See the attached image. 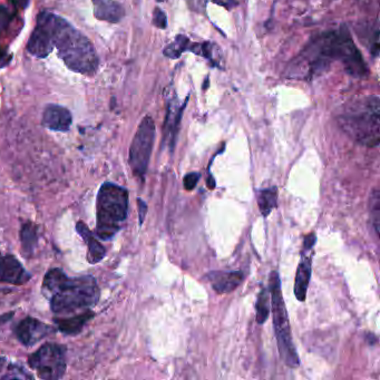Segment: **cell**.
<instances>
[{"label":"cell","mask_w":380,"mask_h":380,"mask_svg":"<svg viewBox=\"0 0 380 380\" xmlns=\"http://www.w3.org/2000/svg\"><path fill=\"white\" fill-rule=\"evenodd\" d=\"M270 314V306H269V291L262 289L258 296L257 302V322L259 324H265L268 319Z\"/></svg>","instance_id":"23"},{"label":"cell","mask_w":380,"mask_h":380,"mask_svg":"<svg viewBox=\"0 0 380 380\" xmlns=\"http://www.w3.org/2000/svg\"><path fill=\"white\" fill-rule=\"evenodd\" d=\"M269 290L271 294L273 326H274L281 359L284 360L288 367H299L300 359H299L296 347L292 342L288 312H287L286 304H284V296L281 291L280 277L276 271H272L269 277Z\"/></svg>","instance_id":"6"},{"label":"cell","mask_w":380,"mask_h":380,"mask_svg":"<svg viewBox=\"0 0 380 380\" xmlns=\"http://www.w3.org/2000/svg\"><path fill=\"white\" fill-rule=\"evenodd\" d=\"M9 1L16 8H21V9H26L29 5V0H9Z\"/></svg>","instance_id":"28"},{"label":"cell","mask_w":380,"mask_h":380,"mask_svg":"<svg viewBox=\"0 0 380 380\" xmlns=\"http://www.w3.org/2000/svg\"><path fill=\"white\" fill-rule=\"evenodd\" d=\"M370 217H371V225L375 230L376 237L379 235L380 222V191L378 188L374 189L370 194Z\"/></svg>","instance_id":"21"},{"label":"cell","mask_w":380,"mask_h":380,"mask_svg":"<svg viewBox=\"0 0 380 380\" xmlns=\"http://www.w3.org/2000/svg\"><path fill=\"white\" fill-rule=\"evenodd\" d=\"M53 332H55L53 327L45 324L31 317H27L21 320L16 328V336L25 346H34Z\"/></svg>","instance_id":"11"},{"label":"cell","mask_w":380,"mask_h":380,"mask_svg":"<svg viewBox=\"0 0 380 380\" xmlns=\"http://www.w3.org/2000/svg\"><path fill=\"white\" fill-rule=\"evenodd\" d=\"M200 180L199 173H189L184 178V188L188 191H192L194 188L197 187V183Z\"/></svg>","instance_id":"26"},{"label":"cell","mask_w":380,"mask_h":380,"mask_svg":"<svg viewBox=\"0 0 380 380\" xmlns=\"http://www.w3.org/2000/svg\"><path fill=\"white\" fill-rule=\"evenodd\" d=\"M334 61L344 65L350 76L365 78L369 73L361 53L352 41L347 27L324 31L312 37L284 71L288 78L312 81L329 71Z\"/></svg>","instance_id":"1"},{"label":"cell","mask_w":380,"mask_h":380,"mask_svg":"<svg viewBox=\"0 0 380 380\" xmlns=\"http://www.w3.org/2000/svg\"><path fill=\"white\" fill-rule=\"evenodd\" d=\"M278 189L276 187L261 190L258 195V205L262 217H267L277 207Z\"/></svg>","instance_id":"20"},{"label":"cell","mask_w":380,"mask_h":380,"mask_svg":"<svg viewBox=\"0 0 380 380\" xmlns=\"http://www.w3.org/2000/svg\"><path fill=\"white\" fill-rule=\"evenodd\" d=\"M338 123L352 140L375 148L380 140V102L378 96H364L344 105Z\"/></svg>","instance_id":"3"},{"label":"cell","mask_w":380,"mask_h":380,"mask_svg":"<svg viewBox=\"0 0 380 380\" xmlns=\"http://www.w3.org/2000/svg\"><path fill=\"white\" fill-rule=\"evenodd\" d=\"M15 14L11 13L6 6L0 5V31L7 29L13 21Z\"/></svg>","instance_id":"24"},{"label":"cell","mask_w":380,"mask_h":380,"mask_svg":"<svg viewBox=\"0 0 380 380\" xmlns=\"http://www.w3.org/2000/svg\"><path fill=\"white\" fill-rule=\"evenodd\" d=\"M29 364L41 379H61L66 371V350L61 344H43L29 357Z\"/></svg>","instance_id":"8"},{"label":"cell","mask_w":380,"mask_h":380,"mask_svg":"<svg viewBox=\"0 0 380 380\" xmlns=\"http://www.w3.org/2000/svg\"><path fill=\"white\" fill-rule=\"evenodd\" d=\"M94 316V312L87 310V312L77 314L73 318H56L54 319V322L56 324L59 332L69 334V336H74V334L82 332L85 324L92 320Z\"/></svg>","instance_id":"17"},{"label":"cell","mask_w":380,"mask_h":380,"mask_svg":"<svg viewBox=\"0 0 380 380\" xmlns=\"http://www.w3.org/2000/svg\"><path fill=\"white\" fill-rule=\"evenodd\" d=\"M54 47L66 66L74 72L93 74L98 66L93 43L65 19L54 16Z\"/></svg>","instance_id":"4"},{"label":"cell","mask_w":380,"mask_h":380,"mask_svg":"<svg viewBox=\"0 0 380 380\" xmlns=\"http://www.w3.org/2000/svg\"><path fill=\"white\" fill-rule=\"evenodd\" d=\"M212 287L219 294H227L235 290L242 284L245 274L241 271H231V272H211L207 274Z\"/></svg>","instance_id":"15"},{"label":"cell","mask_w":380,"mask_h":380,"mask_svg":"<svg viewBox=\"0 0 380 380\" xmlns=\"http://www.w3.org/2000/svg\"><path fill=\"white\" fill-rule=\"evenodd\" d=\"M312 247H302V261L297 269L296 281H294V294L299 302L306 300L309 281L312 278Z\"/></svg>","instance_id":"14"},{"label":"cell","mask_w":380,"mask_h":380,"mask_svg":"<svg viewBox=\"0 0 380 380\" xmlns=\"http://www.w3.org/2000/svg\"><path fill=\"white\" fill-rule=\"evenodd\" d=\"M72 114L64 106L51 104L46 106L43 114V125L56 132H67L72 126Z\"/></svg>","instance_id":"13"},{"label":"cell","mask_w":380,"mask_h":380,"mask_svg":"<svg viewBox=\"0 0 380 380\" xmlns=\"http://www.w3.org/2000/svg\"><path fill=\"white\" fill-rule=\"evenodd\" d=\"M31 280V273L13 255L0 253V282L24 284Z\"/></svg>","instance_id":"12"},{"label":"cell","mask_w":380,"mask_h":380,"mask_svg":"<svg viewBox=\"0 0 380 380\" xmlns=\"http://www.w3.org/2000/svg\"><path fill=\"white\" fill-rule=\"evenodd\" d=\"M6 55V49L4 47L0 46V61L4 58Z\"/></svg>","instance_id":"29"},{"label":"cell","mask_w":380,"mask_h":380,"mask_svg":"<svg viewBox=\"0 0 380 380\" xmlns=\"http://www.w3.org/2000/svg\"><path fill=\"white\" fill-rule=\"evenodd\" d=\"M188 100H189V96L184 104H180L178 97L175 96L168 103L165 123H164L163 144H168L171 152L174 151L176 138H178L180 124H181L182 115H183L184 108L187 106Z\"/></svg>","instance_id":"10"},{"label":"cell","mask_w":380,"mask_h":380,"mask_svg":"<svg viewBox=\"0 0 380 380\" xmlns=\"http://www.w3.org/2000/svg\"><path fill=\"white\" fill-rule=\"evenodd\" d=\"M128 213V190L111 182L103 184L97 195V237L111 240L120 231Z\"/></svg>","instance_id":"5"},{"label":"cell","mask_w":380,"mask_h":380,"mask_svg":"<svg viewBox=\"0 0 380 380\" xmlns=\"http://www.w3.org/2000/svg\"><path fill=\"white\" fill-rule=\"evenodd\" d=\"M21 250L26 258L31 257L38 243V229L33 222L24 223L21 229Z\"/></svg>","instance_id":"19"},{"label":"cell","mask_w":380,"mask_h":380,"mask_svg":"<svg viewBox=\"0 0 380 380\" xmlns=\"http://www.w3.org/2000/svg\"><path fill=\"white\" fill-rule=\"evenodd\" d=\"M138 217H140V225L143 223L144 219H145L146 211H148V205L142 199L138 200Z\"/></svg>","instance_id":"27"},{"label":"cell","mask_w":380,"mask_h":380,"mask_svg":"<svg viewBox=\"0 0 380 380\" xmlns=\"http://www.w3.org/2000/svg\"><path fill=\"white\" fill-rule=\"evenodd\" d=\"M190 39L187 36H183V35L176 36L175 39L164 48V55L172 59L180 58L184 51H187V45Z\"/></svg>","instance_id":"22"},{"label":"cell","mask_w":380,"mask_h":380,"mask_svg":"<svg viewBox=\"0 0 380 380\" xmlns=\"http://www.w3.org/2000/svg\"><path fill=\"white\" fill-rule=\"evenodd\" d=\"M77 233L84 239L87 245V261L91 265H96L104 259L106 255L105 247L101 245L100 241L96 240V237L93 235L86 225L78 222L76 225Z\"/></svg>","instance_id":"16"},{"label":"cell","mask_w":380,"mask_h":380,"mask_svg":"<svg viewBox=\"0 0 380 380\" xmlns=\"http://www.w3.org/2000/svg\"><path fill=\"white\" fill-rule=\"evenodd\" d=\"M5 358H3L1 357V356H0V371H1V369H3L4 366H5Z\"/></svg>","instance_id":"30"},{"label":"cell","mask_w":380,"mask_h":380,"mask_svg":"<svg viewBox=\"0 0 380 380\" xmlns=\"http://www.w3.org/2000/svg\"><path fill=\"white\" fill-rule=\"evenodd\" d=\"M153 25L160 29H165L168 27V19H166L165 13L162 11L161 8H155V11H154Z\"/></svg>","instance_id":"25"},{"label":"cell","mask_w":380,"mask_h":380,"mask_svg":"<svg viewBox=\"0 0 380 380\" xmlns=\"http://www.w3.org/2000/svg\"><path fill=\"white\" fill-rule=\"evenodd\" d=\"M155 134V123L153 118L151 116H145L140 123L130 144L128 163L134 175L140 181H144L145 179L148 163L153 151Z\"/></svg>","instance_id":"7"},{"label":"cell","mask_w":380,"mask_h":380,"mask_svg":"<svg viewBox=\"0 0 380 380\" xmlns=\"http://www.w3.org/2000/svg\"><path fill=\"white\" fill-rule=\"evenodd\" d=\"M43 289L51 294V312L66 314L95 306L100 288L92 276L69 278L61 269H51L43 279Z\"/></svg>","instance_id":"2"},{"label":"cell","mask_w":380,"mask_h":380,"mask_svg":"<svg viewBox=\"0 0 380 380\" xmlns=\"http://www.w3.org/2000/svg\"><path fill=\"white\" fill-rule=\"evenodd\" d=\"M97 19L108 21L110 23H118L124 17V9L120 4L112 0H95Z\"/></svg>","instance_id":"18"},{"label":"cell","mask_w":380,"mask_h":380,"mask_svg":"<svg viewBox=\"0 0 380 380\" xmlns=\"http://www.w3.org/2000/svg\"><path fill=\"white\" fill-rule=\"evenodd\" d=\"M54 16L43 11L37 17L36 27L27 43V51L35 57L45 58L54 49Z\"/></svg>","instance_id":"9"}]
</instances>
